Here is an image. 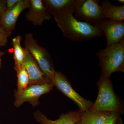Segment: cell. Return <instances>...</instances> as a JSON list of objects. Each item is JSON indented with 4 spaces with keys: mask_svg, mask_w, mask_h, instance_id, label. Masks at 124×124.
Wrapping results in <instances>:
<instances>
[{
    "mask_svg": "<svg viewBox=\"0 0 124 124\" xmlns=\"http://www.w3.org/2000/svg\"><path fill=\"white\" fill-rule=\"evenodd\" d=\"M76 7L68 8L53 15L64 36L75 41L102 36L103 34L98 26L81 22L73 16Z\"/></svg>",
    "mask_w": 124,
    "mask_h": 124,
    "instance_id": "obj_1",
    "label": "cell"
},
{
    "mask_svg": "<svg viewBox=\"0 0 124 124\" xmlns=\"http://www.w3.org/2000/svg\"><path fill=\"white\" fill-rule=\"evenodd\" d=\"M100 61L102 76L109 78L116 72H124V39L105 48L96 54Z\"/></svg>",
    "mask_w": 124,
    "mask_h": 124,
    "instance_id": "obj_2",
    "label": "cell"
},
{
    "mask_svg": "<svg viewBox=\"0 0 124 124\" xmlns=\"http://www.w3.org/2000/svg\"><path fill=\"white\" fill-rule=\"evenodd\" d=\"M99 92L96 101L90 111L117 112L120 104L109 80L102 76L98 82Z\"/></svg>",
    "mask_w": 124,
    "mask_h": 124,
    "instance_id": "obj_3",
    "label": "cell"
},
{
    "mask_svg": "<svg viewBox=\"0 0 124 124\" xmlns=\"http://www.w3.org/2000/svg\"><path fill=\"white\" fill-rule=\"evenodd\" d=\"M24 44L25 48L32 55L42 72L53 82L56 71L48 51L38 44L32 33L25 35Z\"/></svg>",
    "mask_w": 124,
    "mask_h": 124,
    "instance_id": "obj_4",
    "label": "cell"
},
{
    "mask_svg": "<svg viewBox=\"0 0 124 124\" xmlns=\"http://www.w3.org/2000/svg\"><path fill=\"white\" fill-rule=\"evenodd\" d=\"M99 0H78L75 9L76 17L78 20L97 26L105 19Z\"/></svg>",
    "mask_w": 124,
    "mask_h": 124,
    "instance_id": "obj_5",
    "label": "cell"
},
{
    "mask_svg": "<svg viewBox=\"0 0 124 124\" xmlns=\"http://www.w3.org/2000/svg\"><path fill=\"white\" fill-rule=\"evenodd\" d=\"M53 83L31 85L19 93H15V100L14 105L18 107L25 102H28L35 107L39 104V99L43 94L53 90Z\"/></svg>",
    "mask_w": 124,
    "mask_h": 124,
    "instance_id": "obj_6",
    "label": "cell"
},
{
    "mask_svg": "<svg viewBox=\"0 0 124 124\" xmlns=\"http://www.w3.org/2000/svg\"><path fill=\"white\" fill-rule=\"evenodd\" d=\"M53 84L64 95L74 101L82 112L89 110L92 107L93 102L85 99L76 93L72 88L67 77L61 72H55Z\"/></svg>",
    "mask_w": 124,
    "mask_h": 124,
    "instance_id": "obj_7",
    "label": "cell"
},
{
    "mask_svg": "<svg viewBox=\"0 0 124 124\" xmlns=\"http://www.w3.org/2000/svg\"><path fill=\"white\" fill-rule=\"evenodd\" d=\"M105 35L107 46L118 43L124 37V21L120 22L105 19L97 25Z\"/></svg>",
    "mask_w": 124,
    "mask_h": 124,
    "instance_id": "obj_8",
    "label": "cell"
},
{
    "mask_svg": "<svg viewBox=\"0 0 124 124\" xmlns=\"http://www.w3.org/2000/svg\"><path fill=\"white\" fill-rule=\"evenodd\" d=\"M23 64L29 77V85L53 83L40 69L36 60L28 51L24 48Z\"/></svg>",
    "mask_w": 124,
    "mask_h": 124,
    "instance_id": "obj_9",
    "label": "cell"
},
{
    "mask_svg": "<svg viewBox=\"0 0 124 124\" xmlns=\"http://www.w3.org/2000/svg\"><path fill=\"white\" fill-rule=\"evenodd\" d=\"M30 5V0H20L14 7L6 9L0 19V26L6 31L12 32L20 14L25 9L29 8Z\"/></svg>",
    "mask_w": 124,
    "mask_h": 124,
    "instance_id": "obj_10",
    "label": "cell"
},
{
    "mask_svg": "<svg viewBox=\"0 0 124 124\" xmlns=\"http://www.w3.org/2000/svg\"><path fill=\"white\" fill-rule=\"evenodd\" d=\"M29 10L25 15L28 22L36 26H40L46 20L51 19V15L46 11L42 0H30Z\"/></svg>",
    "mask_w": 124,
    "mask_h": 124,
    "instance_id": "obj_11",
    "label": "cell"
},
{
    "mask_svg": "<svg viewBox=\"0 0 124 124\" xmlns=\"http://www.w3.org/2000/svg\"><path fill=\"white\" fill-rule=\"evenodd\" d=\"M81 112L80 110L70 112L62 114L58 119L54 121L49 119L39 110L34 113V116L36 121L41 124H75L80 120Z\"/></svg>",
    "mask_w": 124,
    "mask_h": 124,
    "instance_id": "obj_12",
    "label": "cell"
},
{
    "mask_svg": "<svg viewBox=\"0 0 124 124\" xmlns=\"http://www.w3.org/2000/svg\"><path fill=\"white\" fill-rule=\"evenodd\" d=\"M100 6L105 18L117 22H124V5L121 6L113 5L109 1L106 0L101 2Z\"/></svg>",
    "mask_w": 124,
    "mask_h": 124,
    "instance_id": "obj_13",
    "label": "cell"
},
{
    "mask_svg": "<svg viewBox=\"0 0 124 124\" xmlns=\"http://www.w3.org/2000/svg\"><path fill=\"white\" fill-rule=\"evenodd\" d=\"M78 0H43V4L51 15L70 7H76Z\"/></svg>",
    "mask_w": 124,
    "mask_h": 124,
    "instance_id": "obj_14",
    "label": "cell"
},
{
    "mask_svg": "<svg viewBox=\"0 0 124 124\" xmlns=\"http://www.w3.org/2000/svg\"><path fill=\"white\" fill-rule=\"evenodd\" d=\"M111 112L87 111L81 112L80 121L82 124H103Z\"/></svg>",
    "mask_w": 124,
    "mask_h": 124,
    "instance_id": "obj_15",
    "label": "cell"
},
{
    "mask_svg": "<svg viewBox=\"0 0 124 124\" xmlns=\"http://www.w3.org/2000/svg\"><path fill=\"white\" fill-rule=\"evenodd\" d=\"M22 37L19 35L13 39L12 44L14 48V58L15 61L14 69H17L23 65L24 62V48L21 46Z\"/></svg>",
    "mask_w": 124,
    "mask_h": 124,
    "instance_id": "obj_16",
    "label": "cell"
},
{
    "mask_svg": "<svg viewBox=\"0 0 124 124\" xmlns=\"http://www.w3.org/2000/svg\"><path fill=\"white\" fill-rule=\"evenodd\" d=\"M15 70L17 73L18 87L15 92L19 93L29 85V77L23 64Z\"/></svg>",
    "mask_w": 124,
    "mask_h": 124,
    "instance_id": "obj_17",
    "label": "cell"
},
{
    "mask_svg": "<svg viewBox=\"0 0 124 124\" xmlns=\"http://www.w3.org/2000/svg\"><path fill=\"white\" fill-rule=\"evenodd\" d=\"M11 33L12 32L6 31L0 26V47L7 45L8 38Z\"/></svg>",
    "mask_w": 124,
    "mask_h": 124,
    "instance_id": "obj_18",
    "label": "cell"
},
{
    "mask_svg": "<svg viewBox=\"0 0 124 124\" xmlns=\"http://www.w3.org/2000/svg\"><path fill=\"white\" fill-rule=\"evenodd\" d=\"M118 117L117 112H111L108 116L103 124H116Z\"/></svg>",
    "mask_w": 124,
    "mask_h": 124,
    "instance_id": "obj_19",
    "label": "cell"
},
{
    "mask_svg": "<svg viewBox=\"0 0 124 124\" xmlns=\"http://www.w3.org/2000/svg\"><path fill=\"white\" fill-rule=\"evenodd\" d=\"M20 0H7L6 9L11 8L15 6Z\"/></svg>",
    "mask_w": 124,
    "mask_h": 124,
    "instance_id": "obj_20",
    "label": "cell"
},
{
    "mask_svg": "<svg viewBox=\"0 0 124 124\" xmlns=\"http://www.w3.org/2000/svg\"><path fill=\"white\" fill-rule=\"evenodd\" d=\"M6 0H0V19L1 16L6 10Z\"/></svg>",
    "mask_w": 124,
    "mask_h": 124,
    "instance_id": "obj_21",
    "label": "cell"
},
{
    "mask_svg": "<svg viewBox=\"0 0 124 124\" xmlns=\"http://www.w3.org/2000/svg\"><path fill=\"white\" fill-rule=\"evenodd\" d=\"M4 53L2 52L0 50V67L1 64V58L2 55H4Z\"/></svg>",
    "mask_w": 124,
    "mask_h": 124,
    "instance_id": "obj_22",
    "label": "cell"
},
{
    "mask_svg": "<svg viewBox=\"0 0 124 124\" xmlns=\"http://www.w3.org/2000/svg\"><path fill=\"white\" fill-rule=\"evenodd\" d=\"M117 1L121 3H124V0H117Z\"/></svg>",
    "mask_w": 124,
    "mask_h": 124,
    "instance_id": "obj_23",
    "label": "cell"
},
{
    "mask_svg": "<svg viewBox=\"0 0 124 124\" xmlns=\"http://www.w3.org/2000/svg\"><path fill=\"white\" fill-rule=\"evenodd\" d=\"M75 124H82V123H81V122L80 121V120H79L78 121V122H77Z\"/></svg>",
    "mask_w": 124,
    "mask_h": 124,
    "instance_id": "obj_24",
    "label": "cell"
},
{
    "mask_svg": "<svg viewBox=\"0 0 124 124\" xmlns=\"http://www.w3.org/2000/svg\"></svg>",
    "mask_w": 124,
    "mask_h": 124,
    "instance_id": "obj_25",
    "label": "cell"
}]
</instances>
